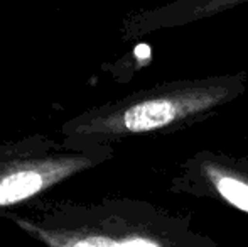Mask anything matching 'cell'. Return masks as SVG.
<instances>
[{"label":"cell","instance_id":"3957f363","mask_svg":"<svg viewBox=\"0 0 248 247\" xmlns=\"http://www.w3.org/2000/svg\"><path fill=\"white\" fill-rule=\"evenodd\" d=\"M111 144L75 146L46 134L0 144V217L113 158Z\"/></svg>","mask_w":248,"mask_h":247},{"label":"cell","instance_id":"7a4b0ae2","mask_svg":"<svg viewBox=\"0 0 248 247\" xmlns=\"http://www.w3.org/2000/svg\"><path fill=\"white\" fill-rule=\"evenodd\" d=\"M2 218L46 247H159L149 231L154 212L139 201H37Z\"/></svg>","mask_w":248,"mask_h":247},{"label":"cell","instance_id":"5b68a950","mask_svg":"<svg viewBox=\"0 0 248 247\" xmlns=\"http://www.w3.org/2000/svg\"><path fill=\"white\" fill-rule=\"evenodd\" d=\"M189 178H196L215 195L248 214V165L221 154L201 151L184 165Z\"/></svg>","mask_w":248,"mask_h":247},{"label":"cell","instance_id":"6da1fadb","mask_svg":"<svg viewBox=\"0 0 248 247\" xmlns=\"http://www.w3.org/2000/svg\"><path fill=\"white\" fill-rule=\"evenodd\" d=\"M247 83L245 73L159 83L71 117L61 134L66 144L81 148L169 131L233 102L245 93Z\"/></svg>","mask_w":248,"mask_h":247},{"label":"cell","instance_id":"277c9868","mask_svg":"<svg viewBox=\"0 0 248 247\" xmlns=\"http://www.w3.org/2000/svg\"><path fill=\"white\" fill-rule=\"evenodd\" d=\"M247 2L248 0H174L155 9L132 12L124 19L122 36L125 39H134L160 29L189 26L198 20L228 12Z\"/></svg>","mask_w":248,"mask_h":247}]
</instances>
